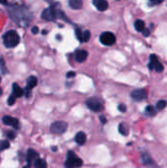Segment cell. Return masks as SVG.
I'll return each instance as SVG.
<instances>
[{
	"label": "cell",
	"instance_id": "obj_1",
	"mask_svg": "<svg viewBox=\"0 0 167 168\" xmlns=\"http://www.w3.org/2000/svg\"><path fill=\"white\" fill-rule=\"evenodd\" d=\"M20 42V35L16 31H8L3 35V43L8 48H13Z\"/></svg>",
	"mask_w": 167,
	"mask_h": 168
},
{
	"label": "cell",
	"instance_id": "obj_2",
	"mask_svg": "<svg viewBox=\"0 0 167 168\" xmlns=\"http://www.w3.org/2000/svg\"><path fill=\"white\" fill-rule=\"evenodd\" d=\"M83 165V160L75 154L74 151H69L67 153V160L65 162L66 168H78Z\"/></svg>",
	"mask_w": 167,
	"mask_h": 168
},
{
	"label": "cell",
	"instance_id": "obj_3",
	"mask_svg": "<svg viewBox=\"0 0 167 168\" xmlns=\"http://www.w3.org/2000/svg\"><path fill=\"white\" fill-rule=\"evenodd\" d=\"M86 105L89 109L93 112H101L104 109V106L97 97H90L86 101Z\"/></svg>",
	"mask_w": 167,
	"mask_h": 168
},
{
	"label": "cell",
	"instance_id": "obj_4",
	"mask_svg": "<svg viewBox=\"0 0 167 168\" xmlns=\"http://www.w3.org/2000/svg\"><path fill=\"white\" fill-rule=\"evenodd\" d=\"M68 128V123L64 121H56L53 122L50 126V131L53 134L56 135H62L67 131Z\"/></svg>",
	"mask_w": 167,
	"mask_h": 168
},
{
	"label": "cell",
	"instance_id": "obj_5",
	"mask_svg": "<svg viewBox=\"0 0 167 168\" xmlns=\"http://www.w3.org/2000/svg\"><path fill=\"white\" fill-rule=\"evenodd\" d=\"M148 69L150 70H154L157 73H161L163 72V65L159 62L158 58L156 57L155 54H150V63H148Z\"/></svg>",
	"mask_w": 167,
	"mask_h": 168
},
{
	"label": "cell",
	"instance_id": "obj_6",
	"mask_svg": "<svg viewBox=\"0 0 167 168\" xmlns=\"http://www.w3.org/2000/svg\"><path fill=\"white\" fill-rule=\"evenodd\" d=\"M100 42L104 45H113L116 41V36L110 32H104L103 34H101L99 36Z\"/></svg>",
	"mask_w": 167,
	"mask_h": 168
},
{
	"label": "cell",
	"instance_id": "obj_7",
	"mask_svg": "<svg viewBox=\"0 0 167 168\" xmlns=\"http://www.w3.org/2000/svg\"><path fill=\"white\" fill-rule=\"evenodd\" d=\"M41 18L45 21H53L56 19V8L55 4H53L42 11L41 13Z\"/></svg>",
	"mask_w": 167,
	"mask_h": 168
},
{
	"label": "cell",
	"instance_id": "obj_8",
	"mask_svg": "<svg viewBox=\"0 0 167 168\" xmlns=\"http://www.w3.org/2000/svg\"><path fill=\"white\" fill-rule=\"evenodd\" d=\"M131 97L135 101H143L147 97V90L144 89L135 90L131 93Z\"/></svg>",
	"mask_w": 167,
	"mask_h": 168
},
{
	"label": "cell",
	"instance_id": "obj_9",
	"mask_svg": "<svg viewBox=\"0 0 167 168\" xmlns=\"http://www.w3.org/2000/svg\"><path fill=\"white\" fill-rule=\"evenodd\" d=\"M2 122L4 125H7V126H11L13 127L15 130H18L20 127V122L19 120L17 118H14V117H11V116H3L2 118Z\"/></svg>",
	"mask_w": 167,
	"mask_h": 168
},
{
	"label": "cell",
	"instance_id": "obj_10",
	"mask_svg": "<svg viewBox=\"0 0 167 168\" xmlns=\"http://www.w3.org/2000/svg\"><path fill=\"white\" fill-rule=\"evenodd\" d=\"M39 157V154L38 153L37 151H35V149L30 148L28 149L27 151V161L29 165L32 166V162H34L35 159H38Z\"/></svg>",
	"mask_w": 167,
	"mask_h": 168
},
{
	"label": "cell",
	"instance_id": "obj_11",
	"mask_svg": "<svg viewBox=\"0 0 167 168\" xmlns=\"http://www.w3.org/2000/svg\"><path fill=\"white\" fill-rule=\"evenodd\" d=\"M93 4L99 11H105L108 8V2L106 0H93Z\"/></svg>",
	"mask_w": 167,
	"mask_h": 168
},
{
	"label": "cell",
	"instance_id": "obj_12",
	"mask_svg": "<svg viewBox=\"0 0 167 168\" xmlns=\"http://www.w3.org/2000/svg\"><path fill=\"white\" fill-rule=\"evenodd\" d=\"M87 57H88V52L86 50H78L76 52L75 59L79 63H82V62H84L87 59Z\"/></svg>",
	"mask_w": 167,
	"mask_h": 168
},
{
	"label": "cell",
	"instance_id": "obj_13",
	"mask_svg": "<svg viewBox=\"0 0 167 168\" xmlns=\"http://www.w3.org/2000/svg\"><path fill=\"white\" fill-rule=\"evenodd\" d=\"M75 141H76V143H77L79 145H82L86 143V141H87V136H86V134L84 133V132H79L77 133V135L75 136Z\"/></svg>",
	"mask_w": 167,
	"mask_h": 168
},
{
	"label": "cell",
	"instance_id": "obj_14",
	"mask_svg": "<svg viewBox=\"0 0 167 168\" xmlns=\"http://www.w3.org/2000/svg\"><path fill=\"white\" fill-rule=\"evenodd\" d=\"M69 6L75 10L81 9L83 7V0H69Z\"/></svg>",
	"mask_w": 167,
	"mask_h": 168
},
{
	"label": "cell",
	"instance_id": "obj_15",
	"mask_svg": "<svg viewBox=\"0 0 167 168\" xmlns=\"http://www.w3.org/2000/svg\"><path fill=\"white\" fill-rule=\"evenodd\" d=\"M13 96H15L16 97H21L24 96V90H22L17 84H13Z\"/></svg>",
	"mask_w": 167,
	"mask_h": 168
},
{
	"label": "cell",
	"instance_id": "obj_16",
	"mask_svg": "<svg viewBox=\"0 0 167 168\" xmlns=\"http://www.w3.org/2000/svg\"><path fill=\"white\" fill-rule=\"evenodd\" d=\"M37 85H38V79L35 76L29 77V79L27 80V87L32 90V87H35Z\"/></svg>",
	"mask_w": 167,
	"mask_h": 168
},
{
	"label": "cell",
	"instance_id": "obj_17",
	"mask_svg": "<svg viewBox=\"0 0 167 168\" xmlns=\"http://www.w3.org/2000/svg\"><path fill=\"white\" fill-rule=\"evenodd\" d=\"M34 166L35 168H47V163L44 159H41L38 157L34 161Z\"/></svg>",
	"mask_w": 167,
	"mask_h": 168
},
{
	"label": "cell",
	"instance_id": "obj_18",
	"mask_svg": "<svg viewBox=\"0 0 167 168\" xmlns=\"http://www.w3.org/2000/svg\"><path fill=\"white\" fill-rule=\"evenodd\" d=\"M118 131H119V133H120L121 135H123V136H127V135L129 134V128H128V126H127L125 123L119 124Z\"/></svg>",
	"mask_w": 167,
	"mask_h": 168
},
{
	"label": "cell",
	"instance_id": "obj_19",
	"mask_svg": "<svg viewBox=\"0 0 167 168\" xmlns=\"http://www.w3.org/2000/svg\"><path fill=\"white\" fill-rule=\"evenodd\" d=\"M134 26H135V29L137 32H143L144 29V22L143 20H137Z\"/></svg>",
	"mask_w": 167,
	"mask_h": 168
},
{
	"label": "cell",
	"instance_id": "obj_20",
	"mask_svg": "<svg viewBox=\"0 0 167 168\" xmlns=\"http://www.w3.org/2000/svg\"><path fill=\"white\" fill-rule=\"evenodd\" d=\"M141 159H143L144 164H146V165H150V164H153V161H152V159L150 158V156L148 155L147 153H144L143 156H141Z\"/></svg>",
	"mask_w": 167,
	"mask_h": 168
},
{
	"label": "cell",
	"instance_id": "obj_21",
	"mask_svg": "<svg viewBox=\"0 0 167 168\" xmlns=\"http://www.w3.org/2000/svg\"><path fill=\"white\" fill-rule=\"evenodd\" d=\"M146 114L150 116H154L156 114V110H155L154 106H152V105H147L146 107Z\"/></svg>",
	"mask_w": 167,
	"mask_h": 168
},
{
	"label": "cell",
	"instance_id": "obj_22",
	"mask_svg": "<svg viewBox=\"0 0 167 168\" xmlns=\"http://www.w3.org/2000/svg\"><path fill=\"white\" fill-rule=\"evenodd\" d=\"M9 147H10L9 141H7V140H2V141H0V151H5V149L9 148Z\"/></svg>",
	"mask_w": 167,
	"mask_h": 168
},
{
	"label": "cell",
	"instance_id": "obj_23",
	"mask_svg": "<svg viewBox=\"0 0 167 168\" xmlns=\"http://www.w3.org/2000/svg\"><path fill=\"white\" fill-rule=\"evenodd\" d=\"M167 105V102L165 100H159L157 103H156V109L157 110H162V109H164Z\"/></svg>",
	"mask_w": 167,
	"mask_h": 168
},
{
	"label": "cell",
	"instance_id": "obj_24",
	"mask_svg": "<svg viewBox=\"0 0 167 168\" xmlns=\"http://www.w3.org/2000/svg\"><path fill=\"white\" fill-rule=\"evenodd\" d=\"M90 38V32L85 31L83 32V42H87Z\"/></svg>",
	"mask_w": 167,
	"mask_h": 168
},
{
	"label": "cell",
	"instance_id": "obj_25",
	"mask_svg": "<svg viewBox=\"0 0 167 168\" xmlns=\"http://www.w3.org/2000/svg\"><path fill=\"white\" fill-rule=\"evenodd\" d=\"M76 36L80 41L83 42V32L80 29H76Z\"/></svg>",
	"mask_w": 167,
	"mask_h": 168
},
{
	"label": "cell",
	"instance_id": "obj_26",
	"mask_svg": "<svg viewBox=\"0 0 167 168\" xmlns=\"http://www.w3.org/2000/svg\"><path fill=\"white\" fill-rule=\"evenodd\" d=\"M16 96H10L9 97H8V100H7V103H8V105H13L14 103H15L16 102Z\"/></svg>",
	"mask_w": 167,
	"mask_h": 168
},
{
	"label": "cell",
	"instance_id": "obj_27",
	"mask_svg": "<svg viewBox=\"0 0 167 168\" xmlns=\"http://www.w3.org/2000/svg\"><path fill=\"white\" fill-rule=\"evenodd\" d=\"M6 137L10 139V140H14V139L16 138V134L13 132V131H8V132L6 133Z\"/></svg>",
	"mask_w": 167,
	"mask_h": 168
},
{
	"label": "cell",
	"instance_id": "obj_28",
	"mask_svg": "<svg viewBox=\"0 0 167 168\" xmlns=\"http://www.w3.org/2000/svg\"><path fill=\"white\" fill-rule=\"evenodd\" d=\"M118 110L120 111V112H126V110H127L126 105H125V104H119V106H118Z\"/></svg>",
	"mask_w": 167,
	"mask_h": 168
},
{
	"label": "cell",
	"instance_id": "obj_29",
	"mask_svg": "<svg viewBox=\"0 0 167 168\" xmlns=\"http://www.w3.org/2000/svg\"><path fill=\"white\" fill-rule=\"evenodd\" d=\"M163 1H164V0H150V2L153 5H158V4H160V3H162Z\"/></svg>",
	"mask_w": 167,
	"mask_h": 168
},
{
	"label": "cell",
	"instance_id": "obj_30",
	"mask_svg": "<svg viewBox=\"0 0 167 168\" xmlns=\"http://www.w3.org/2000/svg\"><path fill=\"white\" fill-rule=\"evenodd\" d=\"M75 76H76V73H75V72H73V71H70V72H68V73H67V75H66V77H67L68 79L74 78Z\"/></svg>",
	"mask_w": 167,
	"mask_h": 168
},
{
	"label": "cell",
	"instance_id": "obj_31",
	"mask_svg": "<svg viewBox=\"0 0 167 168\" xmlns=\"http://www.w3.org/2000/svg\"><path fill=\"white\" fill-rule=\"evenodd\" d=\"M24 93L25 96H26L27 97H30L31 96V89H29V87H26L24 90Z\"/></svg>",
	"mask_w": 167,
	"mask_h": 168
},
{
	"label": "cell",
	"instance_id": "obj_32",
	"mask_svg": "<svg viewBox=\"0 0 167 168\" xmlns=\"http://www.w3.org/2000/svg\"><path fill=\"white\" fill-rule=\"evenodd\" d=\"M141 32H143L144 36H148V35H150V30H147V29H144V31Z\"/></svg>",
	"mask_w": 167,
	"mask_h": 168
},
{
	"label": "cell",
	"instance_id": "obj_33",
	"mask_svg": "<svg viewBox=\"0 0 167 168\" xmlns=\"http://www.w3.org/2000/svg\"><path fill=\"white\" fill-rule=\"evenodd\" d=\"M32 34L37 35L38 32V28L37 27V26H35V27H32Z\"/></svg>",
	"mask_w": 167,
	"mask_h": 168
},
{
	"label": "cell",
	"instance_id": "obj_34",
	"mask_svg": "<svg viewBox=\"0 0 167 168\" xmlns=\"http://www.w3.org/2000/svg\"><path fill=\"white\" fill-rule=\"evenodd\" d=\"M99 120H100V122H101V124H106V122H107V120H106V118L104 117V116H102L101 115L100 117H99Z\"/></svg>",
	"mask_w": 167,
	"mask_h": 168
},
{
	"label": "cell",
	"instance_id": "obj_35",
	"mask_svg": "<svg viewBox=\"0 0 167 168\" xmlns=\"http://www.w3.org/2000/svg\"><path fill=\"white\" fill-rule=\"evenodd\" d=\"M0 3L3 5H6L7 4V0H0Z\"/></svg>",
	"mask_w": 167,
	"mask_h": 168
},
{
	"label": "cell",
	"instance_id": "obj_36",
	"mask_svg": "<svg viewBox=\"0 0 167 168\" xmlns=\"http://www.w3.org/2000/svg\"><path fill=\"white\" fill-rule=\"evenodd\" d=\"M47 34V31L46 30H43L42 31V35H46Z\"/></svg>",
	"mask_w": 167,
	"mask_h": 168
},
{
	"label": "cell",
	"instance_id": "obj_37",
	"mask_svg": "<svg viewBox=\"0 0 167 168\" xmlns=\"http://www.w3.org/2000/svg\"><path fill=\"white\" fill-rule=\"evenodd\" d=\"M52 151H57V148L53 147V148H52Z\"/></svg>",
	"mask_w": 167,
	"mask_h": 168
},
{
	"label": "cell",
	"instance_id": "obj_38",
	"mask_svg": "<svg viewBox=\"0 0 167 168\" xmlns=\"http://www.w3.org/2000/svg\"><path fill=\"white\" fill-rule=\"evenodd\" d=\"M2 93H3V92H2V89H1V87H0V96H2Z\"/></svg>",
	"mask_w": 167,
	"mask_h": 168
},
{
	"label": "cell",
	"instance_id": "obj_39",
	"mask_svg": "<svg viewBox=\"0 0 167 168\" xmlns=\"http://www.w3.org/2000/svg\"><path fill=\"white\" fill-rule=\"evenodd\" d=\"M45 1H46V2H50L51 0H45Z\"/></svg>",
	"mask_w": 167,
	"mask_h": 168
},
{
	"label": "cell",
	"instance_id": "obj_40",
	"mask_svg": "<svg viewBox=\"0 0 167 168\" xmlns=\"http://www.w3.org/2000/svg\"><path fill=\"white\" fill-rule=\"evenodd\" d=\"M0 81H1V78H0Z\"/></svg>",
	"mask_w": 167,
	"mask_h": 168
}]
</instances>
